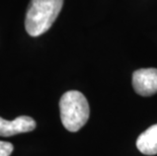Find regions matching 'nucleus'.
Listing matches in <instances>:
<instances>
[{"instance_id":"obj_1","label":"nucleus","mask_w":157,"mask_h":156,"mask_svg":"<svg viewBox=\"0 0 157 156\" xmlns=\"http://www.w3.org/2000/svg\"><path fill=\"white\" fill-rule=\"evenodd\" d=\"M64 0H32L25 14V26L32 36H39L54 24L62 9Z\"/></svg>"},{"instance_id":"obj_2","label":"nucleus","mask_w":157,"mask_h":156,"mask_svg":"<svg viewBox=\"0 0 157 156\" xmlns=\"http://www.w3.org/2000/svg\"><path fill=\"white\" fill-rule=\"evenodd\" d=\"M60 117L69 132H77L89 119V105L80 91L70 90L62 95L59 102Z\"/></svg>"},{"instance_id":"obj_3","label":"nucleus","mask_w":157,"mask_h":156,"mask_svg":"<svg viewBox=\"0 0 157 156\" xmlns=\"http://www.w3.org/2000/svg\"><path fill=\"white\" fill-rule=\"evenodd\" d=\"M132 84L139 95L150 96L157 93V69H139L133 73Z\"/></svg>"},{"instance_id":"obj_4","label":"nucleus","mask_w":157,"mask_h":156,"mask_svg":"<svg viewBox=\"0 0 157 156\" xmlns=\"http://www.w3.org/2000/svg\"><path fill=\"white\" fill-rule=\"evenodd\" d=\"M36 121L28 116H21L13 121L4 120L0 117V136L10 137V136L28 133L36 129Z\"/></svg>"},{"instance_id":"obj_5","label":"nucleus","mask_w":157,"mask_h":156,"mask_svg":"<svg viewBox=\"0 0 157 156\" xmlns=\"http://www.w3.org/2000/svg\"><path fill=\"white\" fill-rule=\"evenodd\" d=\"M136 146L145 155L157 154V124L151 126L139 136Z\"/></svg>"},{"instance_id":"obj_6","label":"nucleus","mask_w":157,"mask_h":156,"mask_svg":"<svg viewBox=\"0 0 157 156\" xmlns=\"http://www.w3.org/2000/svg\"><path fill=\"white\" fill-rule=\"evenodd\" d=\"M13 151V145L9 142L0 141V156H10Z\"/></svg>"}]
</instances>
